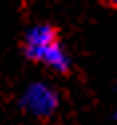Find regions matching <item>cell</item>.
<instances>
[{"mask_svg": "<svg viewBox=\"0 0 117 125\" xmlns=\"http://www.w3.org/2000/svg\"><path fill=\"white\" fill-rule=\"evenodd\" d=\"M26 56L34 62H40V64H46L56 72L65 73L70 70V60L64 54V50L60 48L58 40L50 42V44H42V46H26Z\"/></svg>", "mask_w": 117, "mask_h": 125, "instance_id": "cell-1", "label": "cell"}, {"mask_svg": "<svg viewBox=\"0 0 117 125\" xmlns=\"http://www.w3.org/2000/svg\"><path fill=\"white\" fill-rule=\"evenodd\" d=\"M56 93L50 89V87H44V85H34L30 87L28 93H26V107L30 111H34L38 115H48L52 109L56 107Z\"/></svg>", "mask_w": 117, "mask_h": 125, "instance_id": "cell-2", "label": "cell"}, {"mask_svg": "<svg viewBox=\"0 0 117 125\" xmlns=\"http://www.w3.org/2000/svg\"><path fill=\"white\" fill-rule=\"evenodd\" d=\"M56 40H58L56 28L46 26V24H40V26H34V28L28 32V36H26V46H42V44L56 42Z\"/></svg>", "mask_w": 117, "mask_h": 125, "instance_id": "cell-3", "label": "cell"}, {"mask_svg": "<svg viewBox=\"0 0 117 125\" xmlns=\"http://www.w3.org/2000/svg\"><path fill=\"white\" fill-rule=\"evenodd\" d=\"M109 2H113V6H117V0H109Z\"/></svg>", "mask_w": 117, "mask_h": 125, "instance_id": "cell-4", "label": "cell"}]
</instances>
